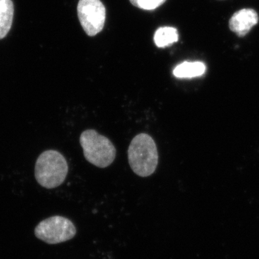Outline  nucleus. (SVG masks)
Masks as SVG:
<instances>
[{
	"mask_svg": "<svg viewBox=\"0 0 259 259\" xmlns=\"http://www.w3.org/2000/svg\"><path fill=\"white\" fill-rule=\"evenodd\" d=\"M136 8L145 10H153L163 5L166 0H130Z\"/></svg>",
	"mask_w": 259,
	"mask_h": 259,
	"instance_id": "9d476101",
	"label": "nucleus"
},
{
	"mask_svg": "<svg viewBox=\"0 0 259 259\" xmlns=\"http://www.w3.org/2000/svg\"><path fill=\"white\" fill-rule=\"evenodd\" d=\"M76 234L74 223L62 216H53L44 220L35 228V236L48 244L64 243L72 239Z\"/></svg>",
	"mask_w": 259,
	"mask_h": 259,
	"instance_id": "20e7f679",
	"label": "nucleus"
},
{
	"mask_svg": "<svg viewBox=\"0 0 259 259\" xmlns=\"http://www.w3.org/2000/svg\"><path fill=\"white\" fill-rule=\"evenodd\" d=\"M179 35L176 28L163 27L158 28L154 35L155 44L158 48H164L178 41Z\"/></svg>",
	"mask_w": 259,
	"mask_h": 259,
	"instance_id": "1a4fd4ad",
	"label": "nucleus"
},
{
	"mask_svg": "<svg viewBox=\"0 0 259 259\" xmlns=\"http://www.w3.org/2000/svg\"><path fill=\"white\" fill-rule=\"evenodd\" d=\"M77 13L80 23L89 36H95L102 31L106 10L100 0H79Z\"/></svg>",
	"mask_w": 259,
	"mask_h": 259,
	"instance_id": "39448f33",
	"label": "nucleus"
},
{
	"mask_svg": "<svg viewBox=\"0 0 259 259\" xmlns=\"http://www.w3.org/2000/svg\"><path fill=\"white\" fill-rule=\"evenodd\" d=\"M14 5L12 0H0V40L7 36L13 25Z\"/></svg>",
	"mask_w": 259,
	"mask_h": 259,
	"instance_id": "0eeeda50",
	"label": "nucleus"
},
{
	"mask_svg": "<svg viewBox=\"0 0 259 259\" xmlns=\"http://www.w3.org/2000/svg\"><path fill=\"white\" fill-rule=\"evenodd\" d=\"M68 172L69 166L66 158L55 150L44 151L35 163V179L44 188L54 189L62 185Z\"/></svg>",
	"mask_w": 259,
	"mask_h": 259,
	"instance_id": "f03ea898",
	"label": "nucleus"
},
{
	"mask_svg": "<svg viewBox=\"0 0 259 259\" xmlns=\"http://www.w3.org/2000/svg\"><path fill=\"white\" fill-rule=\"evenodd\" d=\"M258 22V15L253 9H243L234 13L229 21V28L239 37H244Z\"/></svg>",
	"mask_w": 259,
	"mask_h": 259,
	"instance_id": "423d86ee",
	"label": "nucleus"
},
{
	"mask_svg": "<svg viewBox=\"0 0 259 259\" xmlns=\"http://www.w3.org/2000/svg\"><path fill=\"white\" fill-rule=\"evenodd\" d=\"M206 71V66L203 63L196 61V62L182 63L174 70V75L177 78H194L202 76Z\"/></svg>",
	"mask_w": 259,
	"mask_h": 259,
	"instance_id": "6e6552de",
	"label": "nucleus"
},
{
	"mask_svg": "<svg viewBox=\"0 0 259 259\" xmlns=\"http://www.w3.org/2000/svg\"><path fill=\"white\" fill-rule=\"evenodd\" d=\"M80 144L87 161L100 168H106L115 159L116 149L110 139L95 130H87L80 136Z\"/></svg>",
	"mask_w": 259,
	"mask_h": 259,
	"instance_id": "7ed1b4c3",
	"label": "nucleus"
},
{
	"mask_svg": "<svg viewBox=\"0 0 259 259\" xmlns=\"http://www.w3.org/2000/svg\"><path fill=\"white\" fill-rule=\"evenodd\" d=\"M128 161L131 168L138 176L147 177L156 171L158 154L156 143L147 134H140L130 144Z\"/></svg>",
	"mask_w": 259,
	"mask_h": 259,
	"instance_id": "f257e3e1",
	"label": "nucleus"
}]
</instances>
